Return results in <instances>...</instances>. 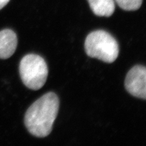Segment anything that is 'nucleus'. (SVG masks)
<instances>
[{
  "label": "nucleus",
  "instance_id": "obj_2",
  "mask_svg": "<svg viewBox=\"0 0 146 146\" xmlns=\"http://www.w3.org/2000/svg\"><path fill=\"white\" fill-rule=\"evenodd\" d=\"M85 50L88 56L109 63L116 60L119 52L116 39L103 30L93 31L86 36Z\"/></svg>",
  "mask_w": 146,
  "mask_h": 146
},
{
  "label": "nucleus",
  "instance_id": "obj_6",
  "mask_svg": "<svg viewBox=\"0 0 146 146\" xmlns=\"http://www.w3.org/2000/svg\"><path fill=\"white\" fill-rule=\"evenodd\" d=\"M91 10L96 15L109 17L115 10L114 0H88Z\"/></svg>",
  "mask_w": 146,
  "mask_h": 146
},
{
  "label": "nucleus",
  "instance_id": "obj_3",
  "mask_svg": "<svg viewBox=\"0 0 146 146\" xmlns=\"http://www.w3.org/2000/svg\"><path fill=\"white\" fill-rule=\"evenodd\" d=\"M19 71L22 82L33 90L42 88L48 76V68L44 58L34 54H27L21 59Z\"/></svg>",
  "mask_w": 146,
  "mask_h": 146
},
{
  "label": "nucleus",
  "instance_id": "obj_5",
  "mask_svg": "<svg viewBox=\"0 0 146 146\" xmlns=\"http://www.w3.org/2000/svg\"><path fill=\"white\" fill-rule=\"evenodd\" d=\"M18 43L16 34L11 29L0 31V58L7 59L15 52Z\"/></svg>",
  "mask_w": 146,
  "mask_h": 146
},
{
  "label": "nucleus",
  "instance_id": "obj_7",
  "mask_svg": "<svg viewBox=\"0 0 146 146\" xmlns=\"http://www.w3.org/2000/svg\"><path fill=\"white\" fill-rule=\"evenodd\" d=\"M117 5L123 10L132 11L140 8L143 0H115Z\"/></svg>",
  "mask_w": 146,
  "mask_h": 146
},
{
  "label": "nucleus",
  "instance_id": "obj_4",
  "mask_svg": "<svg viewBox=\"0 0 146 146\" xmlns=\"http://www.w3.org/2000/svg\"><path fill=\"white\" fill-rule=\"evenodd\" d=\"M125 87L130 94L136 98L146 99V68L142 65L133 67L127 73Z\"/></svg>",
  "mask_w": 146,
  "mask_h": 146
},
{
  "label": "nucleus",
  "instance_id": "obj_8",
  "mask_svg": "<svg viewBox=\"0 0 146 146\" xmlns=\"http://www.w3.org/2000/svg\"><path fill=\"white\" fill-rule=\"evenodd\" d=\"M10 0H0V10L5 7Z\"/></svg>",
  "mask_w": 146,
  "mask_h": 146
},
{
  "label": "nucleus",
  "instance_id": "obj_1",
  "mask_svg": "<svg viewBox=\"0 0 146 146\" xmlns=\"http://www.w3.org/2000/svg\"><path fill=\"white\" fill-rule=\"evenodd\" d=\"M59 109V100L52 92L43 95L32 104L25 116V124L29 133L38 138L49 135Z\"/></svg>",
  "mask_w": 146,
  "mask_h": 146
}]
</instances>
